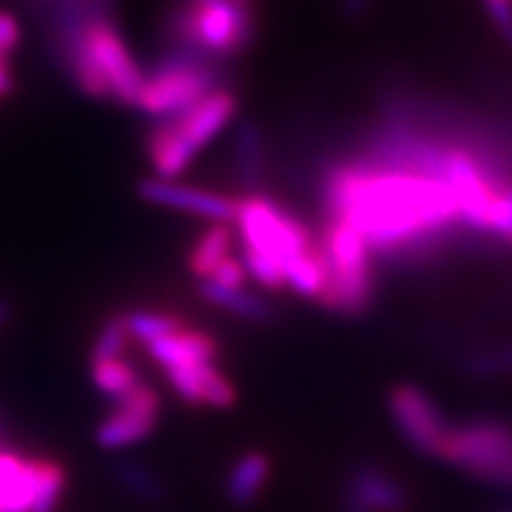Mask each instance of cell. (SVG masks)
Segmentation results:
<instances>
[{"label": "cell", "mask_w": 512, "mask_h": 512, "mask_svg": "<svg viewBox=\"0 0 512 512\" xmlns=\"http://www.w3.org/2000/svg\"><path fill=\"white\" fill-rule=\"evenodd\" d=\"M10 316H12V306H10V302H5V299H0V325L8 323Z\"/></svg>", "instance_id": "cell-33"}, {"label": "cell", "mask_w": 512, "mask_h": 512, "mask_svg": "<svg viewBox=\"0 0 512 512\" xmlns=\"http://www.w3.org/2000/svg\"><path fill=\"white\" fill-rule=\"evenodd\" d=\"M197 292L204 302L219 306V309L233 313V316L247 318V320H271L273 306L266 302L259 294L247 292L245 287H223L211 283V280H202L197 285Z\"/></svg>", "instance_id": "cell-16"}, {"label": "cell", "mask_w": 512, "mask_h": 512, "mask_svg": "<svg viewBox=\"0 0 512 512\" xmlns=\"http://www.w3.org/2000/svg\"><path fill=\"white\" fill-rule=\"evenodd\" d=\"M249 273L245 264H242V259H235V256H226V259L221 261L219 266L214 268V273L209 275L207 280L216 285H223V287H242L247 283Z\"/></svg>", "instance_id": "cell-28"}, {"label": "cell", "mask_w": 512, "mask_h": 512, "mask_svg": "<svg viewBox=\"0 0 512 512\" xmlns=\"http://www.w3.org/2000/svg\"><path fill=\"white\" fill-rule=\"evenodd\" d=\"M235 176L242 188L256 190L264 181V169H266V147H264V131L256 121L247 119L242 121L235 131Z\"/></svg>", "instance_id": "cell-13"}, {"label": "cell", "mask_w": 512, "mask_h": 512, "mask_svg": "<svg viewBox=\"0 0 512 512\" xmlns=\"http://www.w3.org/2000/svg\"><path fill=\"white\" fill-rule=\"evenodd\" d=\"M235 223L247 252L261 254L283 266L316 245L311 230L297 216L264 195H249L238 202Z\"/></svg>", "instance_id": "cell-7"}, {"label": "cell", "mask_w": 512, "mask_h": 512, "mask_svg": "<svg viewBox=\"0 0 512 512\" xmlns=\"http://www.w3.org/2000/svg\"><path fill=\"white\" fill-rule=\"evenodd\" d=\"M486 12H489L494 24L501 31L508 46L512 48V3H494V5H484Z\"/></svg>", "instance_id": "cell-30"}, {"label": "cell", "mask_w": 512, "mask_h": 512, "mask_svg": "<svg viewBox=\"0 0 512 512\" xmlns=\"http://www.w3.org/2000/svg\"><path fill=\"white\" fill-rule=\"evenodd\" d=\"M221 81L216 60L178 48V53L162 57L155 69L145 74L136 107L159 119L174 117L223 88Z\"/></svg>", "instance_id": "cell-6"}, {"label": "cell", "mask_w": 512, "mask_h": 512, "mask_svg": "<svg viewBox=\"0 0 512 512\" xmlns=\"http://www.w3.org/2000/svg\"><path fill=\"white\" fill-rule=\"evenodd\" d=\"M147 354L164 370L185 368L195 366V363H214L216 354H219V344L207 332L183 328L174 335L147 344Z\"/></svg>", "instance_id": "cell-12"}, {"label": "cell", "mask_w": 512, "mask_h": 512, "mask_svg": "<svg viewBox=\"0 0 512 512\" xmlns=\"http://www.w3.org/2000/svg\"><path fill=\"white\" fill-rule=\"evenodd\" d=\"M242 264H245L249 278H254L256 283H261L266 290H283L285 285V271L283 266L275 264V261L266 259V256L247 252L242 254Z\"/></svg>", "instance_id": "cell-27"}, {"label": "cell", "mask_w": 512, "mask_h": 512, "mask_svg": "<svg viewBox=\"0 0 512 512\" xmlns=\"http://www.w3.org/2000/svg\"><path fill=\"white\" fill-rule=\"evenodd\" d=\"M271 475V463L264 453L249 451L235 460L226 479V498L235 508H249L261 496Z\"/></svg>", "instance_id": "cell-14"}, {"label": "cell", "mask_w": 512, "mask_h": 512, "mask_svg": "<svg viewBox=\"0 0 512 512\" xmlns=\"http://www.w3.org/2000/svg\"><path fill=\"white\" fill-rule=\"evenodd\" d=\"M230 245H233V230L228 228V223H211L204 233L197 238L195 247L188 256L190 271L197 278L207 280L214 268L221 264L226 256H230Z\"/></svg>", "instance_id": "cell-17"}, {"label": "cell", "mask_w": 512, "mask_h": 512, "mask_svg": "<svg viewBox=\"0 0 512 512\" xmlns=\"http://www.w3.org/2000/svg\"><path fill=\"white\" fill-rule=\"evenodd\" d=\"M439 456L475 475L512 482V430L503 422L475 420L448 430Z\"/></svg>", "instance_id": "cell-8"}, {"label": "cell", "mask_w": 512, "mask_h": 512, "mask_svg": "<svg viewBox=\"0 0 512 512\" xmlns=\"http://www.w3.org/2000/svg\"><path fill=\"white\" fill-rule=\"evenodd\" d=\"M344 512H401L408 491L375 463H361L344 482Z\"/></svg>", "instance_id": "cell-11"}, {"label": "cell", "mask_w": 512, "mask_h": 512, "mask_svg": "<svg viewBox=\"0 0 512 512\" xmlns=\"http://www.w3.org/2000/svg\"><path fill=\"white\" fill-rule=\"evenodd\" d=\"M285 285L302 297L318 299L325 287V259L316 240L309 252L285 264Z\"/></svg>", "instance_id": "cell-18"}, {"label": "cell", "mask_w": 512, "mask_h": 512, "mask_svg": "<svg viewBox=\"0 0 512 512\" xmlns=\"http://www.w3.org/2000/svg\"><path fill=\"white\" fill-rule=\"evenodd\" d=\"M128 330L124 325V318L117 316V318H110L105 325H102L98 339H95L93 344V363H100V361H114V358H119L124 354L126 344H128Z\"/></svg>", "instance_id": "cell-23"}, {"label": "cell", "mask_w": 512, "mask_h": 512, "mask_svg": "<svg viewBox=\"0 0 512 512\" xmlns=\"http://www.w3.org/2000/svg\"><path fill=\"white\" fill-rule=\"evenodd\" d=\"M0 64H5V55L3 53H0Z\"/></svg>", "instance_id": "cell-36"}, {"label": "cell", "mask_w": 512, "mask_h": 512, "mask_svg": "<svg viewBox=\"0 0 512 512\" xmlns=\"http://www.w3.org/2000/svg\"><path fill=\"white\" fill-rule=\"evenodd\" d=\"M389 413L415 451L425 456H439L448 434L446 420L439 406L427 392L415 384H399L389 394Z\"/></svg>", "instance_id": "cell-9"}, {"label": "cell", "mask_w": 512, "mask_h": 512, "mask_svg": "<svg viewBox=\"0 0 512 512\" xmlns=\"http://www.w3.org/2000/svg\"><path fill=\"white\" fill-rule=\"evenodd\" d=\"M230 3H238V5H249L252 0H230Z\"/></svg>", "instance_id": "cell-35"}, {"label": "cell", "mask_w": 512, "mask_h": 512, "mask_svg": "<svg viewBox=\"0 0 512 512\" xmlns=\"http://www.w3.org/2000/svg\"><path fill=\"white\" fill-rule=\"evenodd\" d=\"M235 112H238V98L228 88H219L185 112L159 121L145 140L147 159L157 178L176 181L192 164L197 152L228 126Z\"/></svg>", "instance_id": "cell-3"}, {"label": "cell", "mask_w": 512, "mask_h": 512, "mask_svg": "<svg viewBox=\"0 0 512 512\" xmlns=\"http://www.w3.org/2000/svg\"><path fill=\"white\" fill-rule=\"evenodd\" d=\"M64 475L62 465L53 460H41V475H38V486L31 512H55L64 491Z\"/></svg>", "instance_id": "cell-21"}, {"label": "cell", "mask_w": 512, "mask_h": 512, "mask_svg": "<svg viewBox=\"0 0 512 512\" xmlns=\"http://www.w3.org/2000/svg\"><path fill=\"white\" fill-rule=\"evenodd\" d=\"M124 325L128 330V337L138 339L143 344H152L157 339H164L174 332L183 330V320L171 316V313H152V311H131L126 313Z\"/></svg>", "instance_id": "cell-19"}, {"label": "cell", "mask_w": 512, "mask_h": 512, "mask_svg": "<svg viewBox=\"0 0 512 512\" xmlns=\"http://www.w3.org/2000/svg\"><path fill=\"white\" fill-rule=\"evenodd\" d=\"M494 3H512V0H484V5H494Z\"/></svg>", "instance_id": "cell-34"}, {"label": "cell", "mask_w": 512, "mask_h": 512, "mask_svg": "<svg viewBox=\"0 0 512 512\" xmlns=\"http://www.w3.org/2000/svg\"><path fill=\"white\" fill-rule=\"evenodd\" d=\"M22 29H19L17 17L12 12L0 10V53L8 57L12 50H17Z\"/></svg>", "instance_id": "cell-29"}, {"label": "cell", "mask_w": 512, "mask_h": 512, "mask_svg": "<svg viewBox=\"0 0 512 512\" xmlns=\"http://www.w3.org/2000/svg\"><path fill=\"white\" fill-rule=\"evenodd\" d=\"M169 36L185 50L221 60L252 46L256 22L249 5L230 0H183L171 10Z\"/></svg>", "instance_id": "cell-5"}, {"label": "cell", "mask_w": 512, "mask_h": 512, "mask_svg": "<svg viewBox=\"0 0 512 512\" xmlns=\"http://www.w3.org/2000/svg\"><path fill=\"white\" fill-rule=\"evenodd\" d=\"M114 475L121 484L126 486L128 491L140 498H147V501H162L164 498V489L162 484L152 477V472L143 467L140 463H133V460H121L114 467Z\"/></svg>", "instance_id": "cell-22"}, {"label": "cell", "mask_w": 512, "mask_h": 512, "mask_svg": "<svg viewBox=\"0 0 512 512\" xmlns=\"http://www.w3.org/2000/svg\"><path fill=\"white\" fill-rule=\"evenodd\" d=\"M136 190L140 200L159 204V207L185 211V214L200 216V219H207L211 223H230L235 221V214H238V202L230 200V197L219 195V192L192 188V185L166 181V178H143Z\"/></svg>", "instance_id": "cell-10"}, {"label": "cell", "mask_w": 512, "mask_h": 512, "mask_svg": "<svg viewBox=\"0 0 512 512\" xmlns=\"http://www.w3.org/2000/svg\"><path fill=\"white\" fill-rule=\"evenodd\" d=\"M328 219H342L368 240L373 254H418L458 219L453 190L411 169L349 164L323 183Z\"/></svg>", "instance_id": "cell-1"}, {"label": "cell", "mask_w": 512, "mask_h": 512, "mask_svg": "<svg viewBox=\"0 0 512 512\" xmlns=\"http://www.w3.org/2000/svg\"><path fill=\"white\" fill-rule=\"evenodd\" d=\"M166 380H169L174 392L181 396L190 406H204V387H202V363L185 368H169L166 370Z\"/></svg>", "instance_id": "cell-25"}, {"label": "cell", "mask_w": 512, "mask_h": 512, "mask_svg": "<svg viewBox=\"0 0 512 512\" xmlns=\"http://www.w3.org/2000/svg\"><path fill=\"white\" fill-rule=\"evenodd\" d=\"M64 57L83 93L136 105L145 74L110 19L102 17L88 24L81 38L64 50Z\"/></svg>", "instance_id": "cell-2"}, {"label": "cell", "mask_w": 512, "mask_h": 512, "mask_svg": "<svg viewBox=\"0 0 512 512\" xmlns=\"http://www.w3.org/2000/svg\"><path fill=\"white\" fill-rule=\"evenodd\" d=\"M10 88H12V74L8 64H0V95L10 93Z\"/></svg>", "instance_id": "cell-32"}, {"label": "cell", "mask_w": 512, "mask_h": 512, "mask_svg": "<svg viewBox=\"0 0 512 512\" xmlns=\"http://www.w3.org/2000/svg\"><path fill=\"white\" fill-rule=\"evenodd\" d=\"M157 420L159 418H155V415L119 411V408H114L110 418L100 422L98 430H95V441H98V446L107 448V451H117V448L140 444V441H145L152 432H155Z\"/></svg>", "instance_id": "cell-15"}, {"label": "cell", "mask_w": 512, "mask_h": 512, "mask_svg": "<svg viewBox=\"0 0 512 512\" xmlns=\"http://www.w3.org/2000/svg\"><path fill=\"white\" fill-rule=\"evenodd\" d=\"M325 259V287L318 302L342 316H361L373 302V264L368 240L351 223L328 219L320 233Z\"/></svg>", "instance_id": "cell-4"}, {"label": "cell", "mask_w": 512, "mask_h": 512, "mask_svg": "<svg viewBox=\"0 0 512 512\" xmlns=\"http://www.w3.org/2000/svg\"><path fill=\"white\" fill-rule=\"evenodd\" d=\"M370 5H373V0H339V10H342V15L347 19H363L368 15Z\"/></svg>", "instance_id": "cell-31"}, {"label": "cell", "mask_w": 512, "mask_h": 512, "mask_svg": "<svg viewBox=\"0 0 512 512\" xmlns=\"http://www.w3.org/2000/svg\"><path fill=\"white\" fill-rule=\"evenodd\" d=\"M508 240H510V245H512V233H510V235H508Z\"/></svg>", "instance_id": "cell-37"}, {"label": "cell", "mask_w": 512, "mask_h": 512, "mask_svg": "<svg viewBox=\"0 0 512 512\" xmlns=\"http://www.w3.org/2000/svg\"><path fill=\"white\" fill-rule=\"evenodd\" d=\"M91 375H93L95 387H98L102 394L112 396V399H117V396L126 394L128 389L136 387V384L140 382L133 366H128V363L121 361V358H114V361L93 363Z\"/></svg>", "instance_id": "cell-20"}, {"label": "cell", "mask_w": 512, "mask_h": 512, "mask_svg": "<svg viewBox=\"0 0 512 512\" xmlns=\"http://www.w3.org/2000/svg\"><path fill=\"white\" fill-rule=\"evenodd\" d=\"M202 387H204V406L230 408L238 399L233 384H230L214 363H202Z\"/></svg>", "instance_id": "cell-26"}, {"label": "cell", "mask_w": 512, "mask_h": 512, "mask_svg": "<svg viewBox=\"0 0 512 512\" xmlns=\"http://www.w3.org/2000/svg\"><path fill=\"white\" fill-rule=\"evenodd\" d=\"M465 373L477 380H486V377L510 375L512 373V347L484 351V354H475L465 361Z\"/></svg>", "instance_id": "cell-24"}]
</instances>
